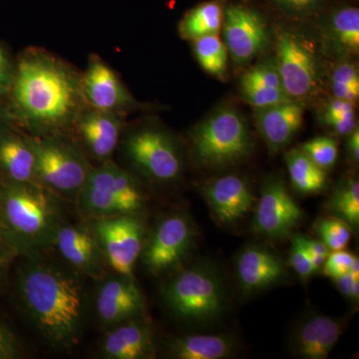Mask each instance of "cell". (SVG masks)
<instances>
[{"mask_svg":"<svg viewBox=\"0 0 359 359\" xmlns=\"http://www.w3.org/2000/svg\"><path fill=\"white\" fill-rule=\"evenodd\" d=\"M348 151L354 162L358 163L359 160V131L358 128L354 129L349 134Z\"/></svg>","mask_w":359,"mask_h":359,"instance_id":"45","label":"cell"},{"mask_svg":"<svg viewBox=\"0 0 359 359\" xmlns=\"http://www.w3.org/2000/svg\"><path fill=\"white\" fill-rule=\"evenodd\" d=\"M304 113V105L297 100L257 108L255 119L257 131L271 152H280L289 145L301 128Z\"/></svg>","mask_w":359,"mask_h":359,"instance_id":"19","label":"cell"},{"mask_svg":"<svg viewBox=\"0 0 359 359\" xmlns=\"http://www.w3.org/2000/svg\"><path fill=\"white\" fill-rule=\"evenodd\" d=\"M194 51L200 65L210 74L221 78L228 62V49L218 35H208L194 40Z\"/></svg>","mask_w":359,"mask_h":359,"instance_id":"28","label":"cell"},{"mask_svg":"<svg viewBox=\"0 0 359 359\" xmlns=\"http://www.w3.org/2000/svg\"><path fill=\"white\" fill-rule=\"evenodd\" d=\"M301 150L323 170L334 166L339 157L337 142L327 136L316 137L302 144Z\"/></svg>","mask_w":359,"mask_h":359,"instance_id":"33","label":"cell"},{"mask_svg":"<svg viewBox=\"0 0 359 359\" xmlns=\"http://www.w3.org/2000/svg\"><path fill=\"white\" fill-rule=\"evenodd\" d=\"M223 0H210L194 7L179 25V33L184 39L197 40L208 35H218L223 26Z\"/></svg>","mask_w":359,"mask_h":359,"instance_id":"25","label":"cell"},{"mask_svg":"<svg viewBox=\"0 0 359 359\" xmlns=\"http://www.w3.org/2000/svg\"><path fill=\"white\" fill-rule=\"evenodd\" d=\"M327 37L341 55H355L359 50V11L346 6L335 11L328 21Z\"/></svg>","mask_w":359,"mask_h":359,"instance_id":"26","label":"cell"},{"mask_svg":"<svg viewBox=\"0 0 359 359\" xmlns=\"http://www.w3.org/2000/svg\"><path fill=\"white\" fill-rule=\"evenodd\" d=\"M304 218V211L280 179L269 178L262 189L255 212L254 228L271 240L287 237Z\"/></svg>","mask_w":359,"mask_h":359,"instance_id":"11","label":"cell"},{"mask_svg":"<svg viewBox=\"0 0 359 359\" xmlns=\"http://www.w3.org/2000/svg\"><path fill=\"white\" fill-rule=\"evenodd\" d=\"M57 195L37 183L0 187V238L18 257L42 254L63 223Z\"/></svg>","mask_w":359,"mask_h":359,"instance_id":"3","label":"cell"},{"mask_svg":"<svg viewBox=\"0 0 359 359\" xmlns=\"http://www.w3.org/2000/svg\"><path fill=\"white\" fill-rule=\"evenodd\" d=\"M25 358V347L20 337L6 320L0 316V359Z\"/></svg>","mask_w":359,"mask_h":359,"instance_id":"36","label":"cell"},{"mask_svg":"<svg viewBox=\"0 0 359 359\" xmlns=\"http://www.w3.org/2000/svg\"><path fill=\"white\" fill-rule=\"evenodd\" d=\"M122 114L96 109L83 110L74 125L87 153L103 163L111 160L123 131Z\"/></svg>","mask_w":359,"mask_h":359,"instance_id":"17","label":"cell"},{"mask_svg":"<svg viewBox=\"0 0 359 359\" xmlns=\"http://www.w3.org/2000/svg\"><path fill=\"white\" fill-rule=\"evenodd\" d=\"M332 89L335 98L355 102L359 96L358 67L349 61L339 63L332 76Z\"/></svg>","mask_w":359,"mask_h":359,"instance_id":"31","label":"cell"},{"mask_svg":"<svg viewBox=\"0 0 359 359\" xmlns=\"http://www.w3.org/2000/svg\"><path fill=\"white\" fill-rule=\"evenodd\" d=\"M196 230L186 214L168 215L145 241L141 259L153 275L167 273L183 263L195 242Z\"/></svg>","mask_w":359,"mask_h":359,"instance_id":"9","label":"cell"},{"mask_svg":"<svg viewBox=\"0 0 359 359\" xmlns=\"http://www.w3.org/2000/svg\"><path fill=\"white\" fill-rule=\"evenodd\" d=\"M341 334L339 321L325 316L306 318L295 332L292 349L297 356L306 359H325Z\"/></svg>","mask_w":359,"mask_h":359,"instance_id":"23","label":"cell"},{"mask_svg":"<svg viewBox=\"0 0 359 359\" xmlns=\"http://www.w3.org/2000/svg\"><path fill=\"white\" fill-rule=\"evenodd\" d=\"M123 148L132 166L149 181L171 184L183 173V157L169 132L156 126L133 130L125 137Z\"/></svg>","mask_w":359,"mask_h":359,"instance_id":"7","label":"cell"},{"mask_svg":"<svg viewBox=\"0 0 359 359\" xmlns=\"http://www.w3.org/2000/svg\"><path fill=\"white\" fill-rule=\"evenodd\" d=\"M85 184L119 201L129 214L140 212L145 205V197L137 180L111 160L91 167Z\"/></svg>","mask_w":359,"mask_h":359,"instance_id":"22","label":"cell"},{"mask_svg":"<svg viewBox=\"0 0 359 359\" xmlns=\"http://www.w3.org/2000/svg\"><path fill=\"white\" fill-rule=\"evenodd\" d=\"M13 121L15 120L13 113L2 103V99H0V133L8 127L13 126Z\"/></svg>","mask_w":359,"mask_h":359,"instance_id":"44","label":"cell"},{"mask_svg":"<svg viewBox=\"0 0 359 359\" xmlns=\"http://www.w3.org/2000/svg\"><path fill=\"white\" fill-rule=\"evenodd\" d=\"M170 311L188 323H208L223 313L226 294L217 269L207 264H194L169 280L162 290Z\"/></svg>","mask_w":359,"mask_h":359,"instance_id":"4","label":"cell"},{"mask_svg":"<svg viewBox=\"0 0 359 359\" xmlns=\"http://www.w3.org/2000/svg\"><path fill=\"white\" fill-rule=\"evenodd\" d=\"M276 65L290 100L299 101L316 91L320 71L313 52L292 33H278Z\"/></svg>","mask_w":359,"mask_h":359,"instance_id":"10","label":"cell"},{"mask_svg":"<svg viewBox=\"0 0 359 359\" xmlns=\"http://www.w3.org/2000/svg\"><path fill=\"white\" fill-rule=\"evenodd\" d=\"M235 347V341L228 335L192 334L174 337L167 349L173 358L223 359L231 358Z\"/></svg>","mask_w":359,"mask_h":359,"instance_id":"24","label":"cell"},{"mask_svg":"<svg viewBox=\"0 0 359 359\" xmlns=\"http://www.w3.org/2000/svg\"><path fill=\"white\" fill-rule=\"evenodd\" d=\"M244 98L255 108H264L290 100L283 89L241 83Z\"/></svg>","mask_w":359,"mask_h":359,"instance_id":"34","label":"cell"},{"mask_svg":"<svg viewBox=\"0 0 359 359\" xmlns=\"http://www.w3.org/2000/svg\"><path fill=\"white\" fill-rule=\"evenodd\" d=\"M222 27L224 43L237 65L249 62L269 44L266 21L249 7L236 4L226 7Z\"/></svg>","mask_w":359,"mask_h":359,"instance_id":"12","label":"cell"},{"mask_svg":"<svg viewBox=\"0 0 359 359\" xmlns=\"http://www.w3.org/2000/svg\"><path fill=\"white\" fill-rule=\"evenodd\" d=\"M304 242H306V248H308L314 273H316V271L323 269L330 250L321 241H316L313 238L304 237Z\"/></svg>","mask_w":359,"mask_h":359,"instance_id":"41","label":"cell"},{"mask_svg":"<svg viewBox=\"0 0 359 359\" xmlns=\"http://www.w3.org/2000/svg\"><path fill=\"white\" fill-rule=\"evenodd\" d=\"M316 231L330 252L344 250L351 238L348 224L339 218L320 219L316 224Z\"/></svg>","mask_w":359,"mask_h":359,"instance_id":"32","label":"cell"},{"mask_svg":"<svg viewBox=\"0 0 359 359\" xmlns=\"http://www.w3.org/2000/svg\"><path fill=\"white\" fill-rule=\"evenodd\" d=\"M237 276L242 289L254 292L282 280L287 276V269L280 257L271 250L250 245L238 257Z\"/></svg>","mask_w":359,"mask_h":359,"instance_id":"21","label":"cell"},{"mask_svg":"<svg viewBox=\"0 0 359 359\" xmlns=\"http://www.w3.org/2000/svg\"><path fill=\"white\" fill-rule=\"evenodd\" d=\"M278 8L294 16H306L316 11L323 0H273Z\"/></svg>","mask_w":359,"mask_h":359,"instance_id":"40","label":"cell"},{"mask_svg":"<svg viewBox=\"0 0 359 359\" xmlns=\"http://www.w3.org/2000/svg\"><path fill=\"white\" fill-rule=\"evenodd\" d=\"M9 96L14 120L36 136L74 126L85 103L76 71L37 49L25 51L16 63Z\"/></svg>","mask_w":359,"mask_h":359,"instance_id":"2","label":"cell"},{"mask_svg":"<svg viewBox=\"0 0 359 359\" xmlns=\"http://www.w3.org/2000/svg\"><path fill=\"white\" fill-rule=\"evenodd\" d=\"M337 285H339V290L341 294L347 299H351V292H353V283L359 282L358 280H354L351 273H346V275L340 276L339 278H335Z\"/></svg>","mask_w":359,"mask_h":359,"instance_id":"43","label":"cell"},{"mask_svg":"<svg viewBox=\"0 0 359 359\" xmlns=\"http://www.w3.org/2000/svg\"><path fill=\"white\" fill-rule=\"evenodd\" d=\"M14 70L15 65H13L8 51L4 45L0 44V99L8 96L11 93Z\"/></svg>","mask_w":359,"mask_h":359,"instance_id":"39","label":"cell"},{"mask_svg":"<svg viewBox=\"0 0 359 359\" xmlns=\"http://www.w3.org/2000/svg\"><path fill=\"white\" fill-rule=\"evenodd\" d=\"M241 83L283 89L275 61H266L245 73ZM285 91V90H283Z\"/></svg>","mask_w":359,"mask_h":359,"instance_id":"35","label":"cell"},{"mask_svg":"<svg viewBox=\"0 0 359 359\" xmlns=\"http://www.w3.org/2000/svg\"><path fill=\"white\" fill-rule=\"evenodd\" d=\"M99 354L106 359L155 358L154 330L143 316L115 325L107 330Z\"/></svg>","mask_w":359,"mask_h":359,"instance_id":"16","label":"cell"},{"mask_svg":"<svg viewBox=\"0 0 359 359\" xmlns=\"http://www.w3.org/2000/svg\"><path fill=\"white\" fill-rule=\"evenodd\" d=\"M332 211L337 218L346 223L358 226L359 223V183L358 180H351L334 194L330 202Z\"/></svg>","mask_w":359,"mask_h":359,"instance_id":"29","label":"cell"},{"mask_svg":"<svg viewBox=\"0 0 359 359\" xmlns=\"http://www.w3.org/2000/svg\"><path fill=\"white\" fill-rule=\"evenodd\" d=\"M290 263L297 275L308 278L314 273L311 257L302 235H294L290 249Z\"/></svg>","mask_w":359,"mask_h":359,"instance_id":"37","label":"cell"},{"mask_svg":"<svg viewBox=\"0 0 359 359\" xmlns=\"http://www.w3.org/2000/svg\"><path fill=\"white\" fill-rule=\"evenodd\" d=\"M323 120L337 134H351L356 126L354 103L344 99H332L323 110Z\"/></svg>","mask_w":359,"mask_h":359,"instance_id":"30","label":"cell"},{"mask_svg":"<svg viewBox=\"0 0 359 359\" xmlns=\"http://www.w3.org/2000/svg\"><path fill=\"white\" fill-rule=\"evenodd\" d=\"M32 141L37 184L55 195L76 199L92 167L81 149L60 133L36 136Z\"/></svg>","mask_w":359,"mask_h":359,"instance_id":"6","label":"cell"},{"mask_svg":"<svg viewBox=\"0 0 359 359\" xmlns=\"http://www.w3.org/2000/svg\"><path fill=\"white\" fill-rule=\"evenodd\" d=\"M0 172L9 183H37L32 138L18 133L13 126L0 133Z\"/></svg>","mask_w":359,"mask_h":359,"instance_id":"20","label":"cell"},{"mask_svg":"<svg viewBox=\"0 0 359 359\" xmlns=\"http://www.w3.org/2000/svg\"><path fill=\"white\" fill-rule=\"evenodd\" d=\"M356 259L358 257H355L353 254L344 250L330 252L323 266V273L334 280L339 278L351 271V266Z\"/></svg>","mask_w":359,"mask_h":359,"instance_id":"38","label":"cell"},{"mask_svg":"<svg viewBox=\"0 0 359 359\" xmlns=\"http://www.w3.org/2000/svg\"><path fill=\"white\" fill-rule=\"evenodd\" d=\"M15 278L18 309L40 337L56 348H72L81 340L86 292L72 268L42 254L25 256Z\"/></svg>","mask_w":359,"mask_h":359,"instance_id":"1","label":"cell"},{"mask_svg":"<svg viewBox=\"0 0 359 359\" xmlns=\"http://www.w3.org/2000/svg\"><path fill=\"white\" fill-rule=\"evenodd\" d=\"M99 323L106 330L143 316L145 301L134 276H104L95 297Z\"/></svg>","mask_w":359,"mask_h":359,"instance_id":"13","label":"cell"},{"mask_svg":"<svg viewBox=\"0 0 359 359\" xmlns=\"http://www.w3.org/2000/svg\"><path fill=\"white\" fill-rule=\"evenodd\" d=\"M196 159L203 166L222 168L244 160L252 153L248 123L233 108H218L191 131Z\"/></svg>","mask_w":359,"mask_h":359,"instance_id":"5","label":"cell"},{"mask_svg":"<svg viewBox=\"0 0 359 359\" xmlns=\"http://www.w3.org/2000/svg\"><path fill=\"white\" fill-rule=\"evenodd\" d=\"M18 257V254L0 238V283L6 276L13 259Z\"/></svg>","mask_w":359,"mask_h":359,"instance_id":"42","label":"cell"},{"mask_svg":"<svg viewBox=\"0 0 359 359\" xmlns=\"http://www.w3.org/2000/svg\"><path fill=\"white\" fill-rule=\"evenodd\" d=\"M108 266L120 275L133 276L146 241L145 224L138 212L90 221Z\"/></svg>","mask_w":359,"mask_h":359,"instance_id":"8","label":"cell"},{"mask_svg":"<svg viewBox=\"0 0 359 359\" xmlns=\"http://www.w3.org/2000/svg\"><path fill=\"white\" fill-rule=\"evenodd\" d=\"M290 181L297 192L316 194L327 186V173L301 149H292L285 154Z\"/></svg>","mask_w":359,"mask_h":359,"instance_id":"27","label":"cell"},{"mask_svg":"<svg viewBox=\"0 0 359 359\" xmlns=\"http://www.w3.org/2000/svg\"><path fill=\"white\" fill-rule=\"evenodd\" d=\"M81 83L85 103L92 109L122 114L134 107L135 100L128 89L115 71L98 56L90 59Z\"/></svg>","mask_w":359,"mask_h":359,"instance_id":"15","label":"cell"},{"mask_svg":"<svg viewBox=\"0 0 359 359\" xmlns=\"http://www.w3.org/2000/svg\"><path fill=\"white\" fill-rule=\"evenodd\" d=\"M52 247L80 275L95 280L105 276L107 262L89 226L63 222L56 231Z\"/></svg>","mask_w":359,"mask_h":359,"instance_id":"14","label":"cell"},{"mask_svg":"<svg viewBox=\"0 0 359 359\" xmlns=\"http://www.w3.org/2000/svg\"><path fill=\"white\" fill-rule=\"evenodd\" d=\"M212 215L222 224H233L249 214L255 198L249 184L237 175L212 180L204 188Z\"/></svg>","mask_w":359,"mask_h":359,"instance_id":"18","label":"cell"}]
</instances>
